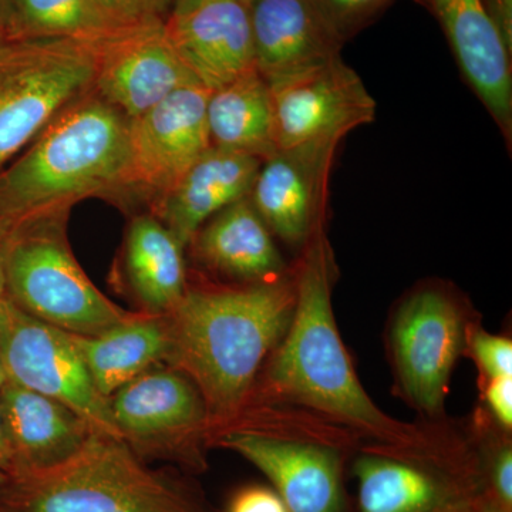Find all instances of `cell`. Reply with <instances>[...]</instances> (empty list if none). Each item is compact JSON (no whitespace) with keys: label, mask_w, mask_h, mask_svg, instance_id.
<instances>
[{"label":"cell","mask_w":512,"mask_h":512,"mask_svg":"<svg viewBox=\"0 0 512 512\" xmlns=\"http://www.w3.org/2000/svg\"><path fill=\"white\" fill-rule=\"evenodd\" d=\"M292 268L296 301L291 322L266 359L249 403L302 407L372 443H419L426 423H403L373 402L340 336L332 305L338 269L326 224L313 232Z\"/></svg>","instance_id":"6da1fadb"},{"label":"cell","mask_w":512,"mask_h":512,"mask_svg":"<svg viewBox=\"0 0 512 512\" xmlns=\"http://www.w3.org/2000/svg\"><path fill=\"white\" fill-rule=\"evenodd\" d=\"M295 301L293 268L284 278L262 284L198 278L188 281L181 301L164 315L165 365L198 387L210 431L247 407L266 359L288 329Z\"/></svg>","instance_id":"7a4b0ae2"},{"label":"cell","mask_w":512,"mask_h":512,"mask_svg":"<svg viewBox=\"0 0 512 512\" xmlns=\"http://www.w3.org/2000/svg\"><path fill=\"white\" fill-rule=\"evenodd\" d=\"M90 198L123 207L140 201L130 120L94 90L67 106L0 171V221L12 228L70 214Z\"/></svg>","instance_id":"3957f363"},{"label":"cell","mask_w":512,"mask_h":512,"mask_svg":"<svg viewBox=\"0 0 512 512\" xmlns=\"http://www.w3.org/2000/svg\"><path fill=\"white\" fill-rule=\"evenodd\" d=\"M0 512H217L184 478L151 470L117 436L94 430L82 450L47 470L8 474Z\"/></svg>","instance_id":"277c9868"},{"label":"cell","mask_w":512,"mask_h":512,"mask_svg":"<svg viewBox=\"0 0 512 512\" xmlns=\"http://www.w3.org/2000/svg\"><path fill=\"white\" fill-rule=\"evenodd\" d=\"M207 441L261 470L289 512H345L343 466L366 443L302 407L266 402L248 403L237 419L210 431Z\"/></svg>","instance_id":"5b68a950"},{"label":"cell","mask_w":512,"mask_h":512,"mask_svg":"<svg viewBox=\"0 0 512 512\" xmlns=\"http://www.w3.org/2000/svg\"><path fill=\"white\" fill-rule=\"evenodd\" d=\"M70 214L10 228L5 254L6 299L33 318L79 336H97L133 318L86 275L67 238Z\"/></svg>","instance_id":"8992f818"},{"label":"cell","mask_w":512,"mask_h":512,"mask_svg":"<svg viewBox=\"0 0 512 512\" xmlns=\"http://www.w3.org/2000/svg\"><path fill=\"white\" fill-rule=\"evenodd\" d=\"M426 433L409 446L366 441L353 471L360 512H437L484 498L473 433L447 421H424Z\"/></svg>","instance_id":"52a82bcc"},{"label":"cell","mask_w":512,"mask_h":512,"mask_svg":"<svg viewBox=\"0 0 512 512\" xmlns=\"http://www.w3.org/2000/svg\"><path fill=\"white\" fill-rule=\"evenodd\" d=\"M474 320L467 299L441 279L413 286L393 309L387 350L394 387L426 421L443 420L451 375Z\"/></svg>","instance_id":"ba28073f"},{"label":"cell","mask_w":512,"mask_h":512,"mask_svg":"<svg viewBox=\"0 0 512 512\" xmlns=\"http://www.w3.org/2000/svg\"><path fill=\"white\" fill-rule=\"evenodd\" d=\"M97 40L0 45V171L67 106L93 90Z\"/></svg>","instance_id":"9c48e42d"},{"label":"cell","mask_w":512,"mask_h":512,"mask_svg":"<svg viewBox=\"0 0 512 512\" xmlns=\"http://www.w3.org/2000/svg\"><path fill=\"white\" fill-rule=\"evenodd\" d=\"M120 437L138 457L177 463L192 473L207 468V406L190 377L154 367L110 397Z\"/></svg>","instance_id":"30bf717a"},{"label":"cell","mask_w":512,"mask_h":512,"mask_svg":"<svg viewBox=\"0 0 512 512\" xmlns=\"http://www.w3.org/2000/svg\"><path fill=\"white\" fill-rule=\"evenodd\" d=\"M0 357L9 382L66 404L94 430L120 437L110 400L94 386L70 333L6 298L0 301Z\"/></svg>","instance_id":"8fae6325"},{"label":"cell","mask_w":512,"mask_h":512,"mask_svg":"<svg viewBox=\"0 0 512 512\" xmlns=\"http://www.w3.org/2000/svg\"><path fill=\"white\" fill-rule=\"evenodd\" d=\"M268 84L278 151L306 144H340L353 130L376 119V100L342 56Z\"/></svg>","instance_id":"7c38bea8"},{"label":"cell","mask_w":512,"mask_h":512,"mask_svg":"<svg viewBox=\"0 0 512 512\" xmlns=\"http://www.w3.org/2000/svg\"><path fill=\"white\" fill-rule=\"evenodd\" d=\"M191 84L200 83L175 50L165 19L123 26L96 42L94 93L128 120Z\"/></svg>","instance_id":"4fadbf2b"},{"label":"cell","mask_w":512,"mask_h":512,"mask_svg":"<svg viewBox=\"0 0 512 512\" xmlns=\"http://www.w3.org/2000/svg\"><path fill=\"white\" fill-rule=\"evenodd\" d=\"M208 96L210 92L201 84L181 87L130 120L137 194L150 207L212 147Z\"/></svg>","instance_id":"5bb4252c"},{"label":"cell","mask_w":512,"mask_h":512,"mask_svg":"<svg viewBox=\"0 0 512 512\" xmlns=\"http://www.w3.org/2000/svg\"><path fill=\"white\" fill-rule=\"evenodd\" d=\"M339 144L279 150L262 163L249 200L274 237L302 249L326 224L329 177Z\"/></svg>","instance_id":"9a60e30c"},{"label":"cell","mask_w":512,"mask_h":512,"mask_svg":"<svg viewBox=\"0 0 512 512\" xmlns=\"http://www.w3.org/2000/svg\"><path fill=\"white\" fill-rule=\"evenodd\" d=\"M443 29L464 80L512 148V53L485 12L483 0H414Z\"/></svg>","instance_id":"2e32d148"},{"label":"cell","mask_w":512,"mask_h":512,"mask_svg":"<svg viewBox=\"0 0 512 512\" xmlns=\"http://www.w3.org/2000/svg\"><path fill=\"white\" fill-rule=\"evenodd\" d=\"M165 29L185 66L208 92L256 69L249 3H202L168 16Z\"/></svg>","instance_id":"e0dca14e"},{"label":"cell","mask_w":512,"mask_h":512,"mask_svg":"<svg viewBox=\"0 0 512 512\" xmlns=\"http://www.w3.org/2000/svg\"><path fill=\"white\" fill-rule=\"evenodd\" d=\"M0 406L10 451L8 474L59 466L76 456L94 431L66 404L9 380L0 387Z\"/></svg>","instance_id":"ac0fdd59"},{"label":"cell","mask_w":512,"mask_h":512,"mask_svg":"<svg viewBox=\"0 0 512 512\" xmlns=\"http://www.w3.org/2000/svg\"><path fill=\"white\" fill-rule=\"evenodd\" d=\"M249 16L256 70L268 83L322 66L345 46L308 0H252Z\"/></svg>","instance_id":"d6986e66"},{"label":"cell","mask_w":512,"mask_h":512,"mask_svg":"<svg viewBox=\"0 0 512 512\" xmlns=\"http://www.w3.org/2000/svg\"><path fill=\"white\" fill-rule=\"evenodd\" d=\"M210 275L232 284H262L291 272L249 197L242 198L205 222L188 247Z\"/></svg>","instance_id":"ffe728a7"},{"label":"cell","mask_w":512,"mask_h":512,"mask_svg":"<svg viewBox=\"0 0 512 512\" xmlns=\"http://www.w3.org/2000/svg\"><path fill=\"white\" fill-rule=\"evenodd\" d=\"M262 163L248 154L211 147L167 194L151 205V214L187 248L205 222L249 197Z\"/></svg>","instance_id":"44dd1931"},{"label":"cell","mask_w":512,"mask_h":512,"mask_svg":"<svg viewBox=\"0 0 512 512\" xmlns=\"http://www.w3.org/2000/svg\"><path fill=\"white\" fill-rule=\"evenodd\" d=\"M184 249L151 212L131 218L124 239L123 269L140 312L164 316L181 301L188 286Z\"/></svg>","instance_id":"7402d4cb"},{"label":"cell","mask_w":512,"mask_h":512,"mask_svg":"<svg viewBox=\"0 0 512 512\" xmlns=\"http://www.w3.org/2000/svg\"><path fill=\"white\" fill-rule=\"evenodd\" d=\"M70 336L94 386L109 400L127 383L163 365L167 356L165 316L136 312L101 335Z\"/></svg>","instance_id":"603a6c76"},{"label":"cell","mask_w":512,"mask_h":512,"mask_svg":"<svg viewBox=\"0 0 512 512\" xmlns=\"http://www.w3.org/2000/svg\"><path fill=\"white\" fill-rule=\"evenodd\" d=\"M207 121L212 147L261 161L278 153L271 89L256 69L210 92Z\"/></svg>","instance_id":"cb8c5ba5"},{"label":"cell","mask_w":512,"mask_h":512,"mask_svg":"<svg viewBox=\"0 0 512 512\" xmlns=\"http://www.w3.org/2000/svg\"><path fill=\"white\" fill-rule=\"evenodd\" d=\"M6 42L29 39L100 40L123 28L101 0H5Z\"/></svg>","instance_id":"d4e9b609"},{"label":"cell","mask_w":512,"mask_h":512,"mask_svg":"<svg viewBox=\"0 0 512 512\" xmlns=\"http://www.w3.org/2000/svg\"><path fill=\"white\" fill-rule=\"evenodd\" d=\"M476 441L484 500L501 512H512V443L510 431L501 429L481 409L470 426Z\"/></svg>","instance_id":"484cf974"},{"label":"cell","mask_w":512,"mask_h":512,"mask_svg":"<svg viewBox=\"0 0 512 512\" xmlns=\"http://www.w3.org/2000/svg\"><path fill=\"white\" fill-rule=\"evenodd\" d=\"M319 18L345 45L372 25L396 0H308Z\"/></svg>","instance_id":"4316f807"},{"label":"cell","mask_w":512,"mask_h":512,"mask_svg":"<svg viewBox=\"0 0 512 512\" xmlns=\"http://www.w3.org/2000/svg\"><path fill=\"white\" fill-rule=\"evenodd\" d=\"M476 362L480 383L495 377L512 376V342L481 328L478 320L467 330L466 353Z\"/></svg>","instance_id":"83f0119b"},{"label":"cell","mask_w":512,"mask_h":512,"mask_svg":"<svg viewBox=\"0 0 512 512\" xmlns=\"http://www.w3.org/2000/svg\"><path fill=\"white\" fill-rule=\"evenodd\" d=\"M175 0H101L111 18L120 26L138 25L163 19Z\"/></svg>","instance_id":"f1b7e54d"},{"label":"cell","mask_w":512,"mask_h":512,"mask_svg":"<svg viewBox=\"0 0 512 512\" xmlns=\"http://www.w3.org/2000/svg\"><path fill=\"white\" fill-rule=\"evenodd\" d=\"M484 412L505 431L512 430V376L495 377L480 383Z\"/></svg>","instance_id":"f546056e"},{"label":"cell","mask_w":512,"mask_h":512,"mask_svg":"<svg viewBox=\"0 0 512 512\" xmlns=\"http://www.w3.org/2000/svg\"><path fill=\"white\" fill-rule=\"evenodd\" d=\"M228 512H289L275 490L262 485L242 488L232 497Z\"/></svg>","instance_id":"4dcf8cb0"},{"label":"cell","mask_w":512,"mask_h":512,"mask_svg":"<svg viewBox=\"0 0 512 512\" xmlns=\"http://www.w3.org/2000/svg\"><path fill=\"white\" fill-rule=\"evenodd\" d=\"M485 12L512 53V0H483Z\"/></svg>","instance_id":"1f68e13d"},{"label":"cell","mask_w":512,"mask_h":512,"mask_svg":"<svg viewBox=\"0 0 512 512\" xmlns=\"http://www.w3.org/2000/svg\"><path fill=\"white\" fill-rule=\"evenodd\" d=\"M10 228L5 222L0 221V301L6 298L5 288V254L8 244Z\"/></svg>","instance_id":"d6a6232c"},{"label":"cell","mask_w":512,"mask_h":512,"mask_svg":"<svg viewBox=\"0 0 512 512\" xmlns=\"http://www.w3.org/2000/svg\"><path fill=\"white\" fill-rule=\"evenodd\" d=\"M0 468L9 473L10 468V451L8 440H6L5 424H3L2 406H0Z\"/></svg>","instance_id":"836d02e7"},{"label":"cell","mask_w":512,"mask_h":512,"mask_svg":"<svg viewBox=\"0 0 512 512\" xmlns=\"http://www.w3.org/2000/svg\"><path fill=\"white\" fill-rule=\"evenodd\" d=\"M207 2H212V0H175L170 15H180V13L188 12V10L197 8V6ZM238 2L249 3L252 0H238Z\"/></svg>","instance_id":"e575fe53"},{"label":"cell","mask_w":512,"mask_h":512,"mask_svg":"<svg viewBox=\"0 0 512 512\" xmlns=\"http://www.w3.org/2000/svg\"><path fill=\"white\" fill-rule=\"evenodd\" d=\"M467 512H501L498 511L497 508H494L493 505L487 503L483 497L478 498V500L474 501L473 504L470 505Z\"/></svg>","instance_id":"d590c367"},{"label":"cell","mask_w":512,"mask_h":512,"mask_svg":"<svg viewBox=\"0 0 512 512\" xmlns=\"http://www.w3.org/2000/svg\"><path fill=\"white\" fill-rule=\"evenodd\" d=\"M6 42V3L0 0V45Z\"/></svg>","instance_id":"8d00e7d4"},{"label":"cell","mask_w":512,"mask_h":512,"mask_svg":"<svg viewBox=\"0 0 512 512\" xmlns=\"http://www.w3.org/2000/svg\"><path fill=\"white\" fill-rule=\"evenodd\" d=\"M478 500V498H477ZM474 501H463V503H456L448 505V507L443 508V510L437 511V512H467L468 508H470V505L474 503Z\"/></svg>","instance_id":"74e56055"},{"label":"cell","mask_w":512,"mask_h":512,"mask_svg":"<svg viewBox=\"0 0 512 512\" xmlns=\"http://www.w3.org/2000/svg\"><path fill=\"white\" fill-rule=\"evenodd\" d=\"M8 377H6L5 369H3L2 357H0V387L6 383Z\"/></svg>","instance_id":"f35d334b"},{"label":"cell","mask_w":512,"mask_h":512,"mask_svg":"<svg viewBox=\"0 0 512 512\" xmlns=\"http://www.w3.org/2000/svg\"><path fill=\"white\" fill-rule=\"evenodd\" d=\"M6 476H8V474H6L5 471L0 468V485H2L3 481L6 480Z\"/></svg>","instance_id":"ab89813d"}]
</instances>
